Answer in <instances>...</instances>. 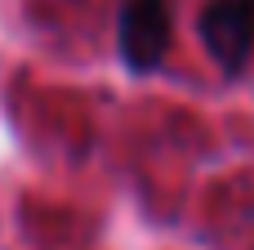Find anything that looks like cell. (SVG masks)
Here are the masks:
<instances>
[{"label": "cell", "instance_id": "6da1fadb", "mask_svg": "<svg viewBox=\"0 0 254 250\" xmlns=\"http://www.w3.org/2000/svg\"><path fill=\"white\" fill-rule=\"evenodd\" d=\"M174 40V9L170 0H121L116 13V49L134 76H152Z\"/></svg>", "mask_w": 254, "mask_h": 250}, {"label": "cell", "instance_id": "7a4b0ae2", "mask_svg": "<svg viewBox=\"0 0 254 250\" xmlns=\"http://www.w3.org/2000/svg\"><path fill=\"white\" fill-rule=\"evenodd\" d=\"M196 36L223 76H241L254 63V0H205Z\"/></svg>", "mask_w": 254, "mask_h": 250}]
</instances>
